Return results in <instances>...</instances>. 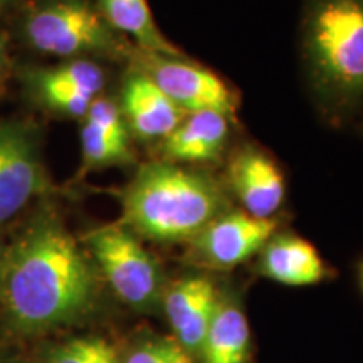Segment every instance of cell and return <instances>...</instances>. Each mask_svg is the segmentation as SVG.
Listing matches in <instances>:
<instances>
[{
  "instance_id": "1",
  "label": "cell",
  "mask_w": 363,
  "mask_h": 363,
  "mask_svg": "<svg viewBox=\"0 0 363 363\" xmlns=\"http://www.w3.org/2000/svg\"><path fill=\"white\" fill-rule=\"evenodd\" d=\"M101 276L57 212L43 207L6 249L0 316L12 337L78 325L98 310Z\"/></svg>"
},
{
  "instance_id": "2",
  "label": "cell",
  "mask_w": 363,
  "mask_h": 363,
  "mask_svg": "<svg viewBox=\"0 0 363 363\" xmlns=\"http://www.w3.org/2000/svg\"><path fill=\"white\" fill-rule=\"evenodd\" d=\"M131 233L158 244L190 242L230 208L224 187L206 172L155 160L145 163L121 194Z\"/></svg>"
},
{
  "instance_id": "3",
  "label": "cell",
  "mask_w": 363,
  "mask_h": 363,
  "mask_svg": "<svg viewBox=\"0 0 363 363\" xmlns=\"http://www.w3.org/2000/svg\"><path fill=\"white\" fill-rule=\"evenodd\" d=\"M301 54L326 116L342 120L357 111L363 103V0H308Z\"/></svg>"
},
{
  "instance_id": "4",
  "label": "cell",
  "mask_w": 363,
  "mask_h": 363,
  "mask_svg": "<svg viewBox=\"0 0 363 363\" xmlns=\"http://www.w3.org/2000/svg\"><path fill=\"white\" fill-rule=\"evenodd\" d=\"M27 44L69 59H131L135 45L108 24L93 0H30L21 17Z\"/></svg>"
},
{
  "instance_id": "5",
  "label": "cell",
  "mask_w": 363,
  "mask_h": 363,
  "mask_svg": "<svg viewBox=\"0 0 363 363\" xmlns=\"http://www.w3.org/2000/svg\"><path fill=\"white\" fill-rule=\"evenodd\" d=\"M101 279L123 305L138 313H157L165 291L162 267L138 235L123 224L93 229L84 238Z\"/></svg>"
},
{
  "instance_id": "6",
  "label": "cell",
  "mask_w": 363,
  "mask_h": 363,
  "mask_svg": "<svg viewBox=\"0 0 363 363\" xmlns=\"http://www.w3.org/2000/svg\"><path fill=\"white\" fill-rule=\"evenodd\" d=\"M130 61L143 71L184 115L217 111L230 120L235 118L239 99L234 89L214 71L189 61L185 56H162L138 49H135Z\"/></svg>"
},
{
  "instance_id": "7",
  "label": "cell",
  "mask_w": 363,
  "mask_h": 363,
  "mask_svg": "<svg viewBox=\"0 0 363 363\" xmlns=\"http://www.w3.org/2000/svg\"><path fill=\"white\" fill-rule=\"evenodd\" d=\"M52 190L38 126L24 120L0 121V224Z\"/></svg>"
},
{
  "instance_id": "8",
  "label": "cell",
  "mask_w": 363,
  "mask_h": 363,
  "mask_svg": "<svg viewBox=\"0 0 363 363\" xmlns=\"http://www.w3.org/2000/svg\"><path fill=\"white\" fill-rule=\"evenodd\" d=\"M276 229V219H257L229 208L190 240L189 257L207 269H234L259 254Z\"/></svg>"
},
{
  "instance_id": "9",
  "label": "cell",
  "mask_w": 363,
  "mask_h": 363,
  "mask_svg": "<svg viewBox=\"0 0 363 363\" xmlns=\"http://www.w3.org/2000/svg\"><path fill=\"white\" fill-rule=\"evenodd\" d=\"M22 79L34 101L45 110L83 120L94 99L101 96L106 72L93 59H69L52 67L26 69Z\"/></svg>"
},
{
  "instance_id": "10",
  "label": "cell",
  "mask_w": 363,
  "mask_h": 363,
  "mask_svg": "<svg viewBox=\"0 0 363 363\" xmlns=\"http://www.w3.org/2000/svg\"><path fill=\"white\" fill-rule=\"evenodd\" d=\"M220 289L207 274L182 276L165 286L162 310L174 337L182 348L194 358L201 357L202 343L216 315Z\"/></svg>"
},
{
  "instance_id": "11",
  "label": "cell",
  "mask_w": 363,
  "mask_h": 363,
  "mask_svg": "<svg viewBox=\"0 0 363 363\" xmlns=\"http://www.w3.org/2000/svg\"><path fill=\"white\" fill-rule=\"evenodd\" d=\"M227 184L246 214L274 219L286 199V179L274 158L254 145H244L227 167Z\"/></svg>"
},
{
  "instance_id": "12",
  "label": "cell",
  "mask_w": 363,
  "mask_h": 363,
  "mask_svg": "<svg viewBox=\"0 0 363 363\" xmlns=\"http://www.w3.org/2000/svg\"><path fill=\"white\" fill-rule=\"evenodd\" d=\"M135 162L131 133L115 99L99 96L89 106L81 125V169L88 172L125 167Z\"/></svg>"
},
{
  "instance_id": "13",
  "label": "cell",
  "mask_w": 363,
  "mask_h": 363,
  "mask_svg": "<svg viewBox=\"0 0 363 363\" xmlns=\"http://www.w3.org/2000/svg\"><path fill=\"white\" fill-rule=\"evenodd\" d=\"M118 106L131 136L147 143H162L184 118V113L135 66L126 72Z\"/></svg>"
},
{
  "instance_id": "14",
  "label": "cell",
  "mask_w": 363,
  "mask_h": 363,
  "mask_svg": "<svg viewBox=\"0 0 363 363\" xmlns=\"http://www.w3.org/2000/svg\"><path fill=\"white\" fill-rule=\"evenodd\" d=\"M230 133V118L217 111L187 113L160 143L162 160L177 165H203L224 152Z\"/></svg>"
},
{
  "instance_id": "15",
  "label": "cell",
  "mask_w": 363,
  "mask_h": 363,
  "mask_svg": "<svg viewBox=\"0 0 363 363\" xmlns=\"http://www.w3.org/2000/svg\"><path fill=\"white\" fill-rule=\"evenodd\" d=\"M259 254V272L274 283L313 286L328 276L318 249L296 234H274Z\"/></svg>"
},
{
  "instance_id": "16",
  "label": "cell",
  "mask_w": 363,
  "mask_h": 363,
  "mask_svg": "<svg viewBox=\"0 0 363 363\" xmlns=\"http://www.w3.org/2000/svg\"><path fill=\"white\" fill-rule=\"evenodd\" d=\"M251 328L242 303L233 291H220L219 305L202 343L199 363H247Z\"/></svg>"
},
{
  "instance_id": "17",
  "label": "cell",
  "mask_w": 363,
  "mask_h": 363,
  "mask_svg": "<svg viewBox=\"0 0 363 363\" xmlns=\"http://www.w3.org/2000/svg\"><path fill=\"white\" fill-rule=\"evenodd\" d=\"M99 12L118 34L138 51L162 56H185L174 43L158 29L147 0H94Z\"/></svg>"
},
{
  "instance_id": "18",
  "label": "cell",
  "mask_w": 363,
  "mask_h": 363,
  "mask_svg": "<svg viewBox=\"0 0 363 363\" xmlns=\"http://www.w3.org/2000/svg\"><path fill=\"white\" fill-rule=\"evenodd\" d=\"M40 363H120V355L104 338L78 337L45 348Z\"/></svg>"
},
{
  "instance_id": "19",
  "label": "cell",
  "mask_w": 363,
  "mask_h": 363,
  "mask_svg": "<svg viewBox=\"0 0 363 363\" xmlns=\"http://www.w3.org/2000/svg\"><path fill=\"white\" fill-rule=\"evenodd\" d=\"M118 355L120 363H195L174 337L157 333L138 337Z\"/></svg>"
},
{
  "instance_id": "20",
  "label": "cell",
  "mask_w": 363,
  "mask_h": 363,
  "mask_svg": "<svg viewBox=\"0 0 363 363\" xmlns=\"http://www.w3.org/2000/svg\"><path fill=\"white\" fill-rule=\"evenodd\" d=\"M9 52H7V40L4 38V34L0 33V79L6 76L9 69Z\"/></svg>"
},
{
  "instance_id": "21",
  "label": "cell",
  "mask_w": 363,
  "mask_h": 363,
  "mask_svg": "<svg viewBox=\"0 0 363 363\" xmlns=\"http://www.w3.org/2000/svg\"><path fill=\"white\" fill-rule=\"evenodd\" d=\"M21 0H0V12L7 11V9H11L13 6H17Z\"/></svg>"
},
{
  "instance_id": "22",
  "label": "cell",
  "mask_w": 363,
  "mask_h": 363,
  "mask_svg": "<svg viewBox=\"0 0 363 363\" xmlns=\"http://www.w3.org/2000/svg\"><path fill=\"white\" fill-rule=\"evenodd\" d=\"M6 246L0 242V272H2V266H4V259H6Z\"/></svg>"
},
{
  "instance_id": "23",
  "label": "cell",
  "mask_w": 363,
  "mask_h": 363,
  "mask_svg": "<svg viewBox=\"0 0 363 363\" xmlns=\"http://www.w3.org/2000/svg\"><path fill=\"white\" fill-rule=\"evenodd\" d=\"M360 283H362V289H363V264H362V271H360Z\"/></svg>"
}]
</instances>
